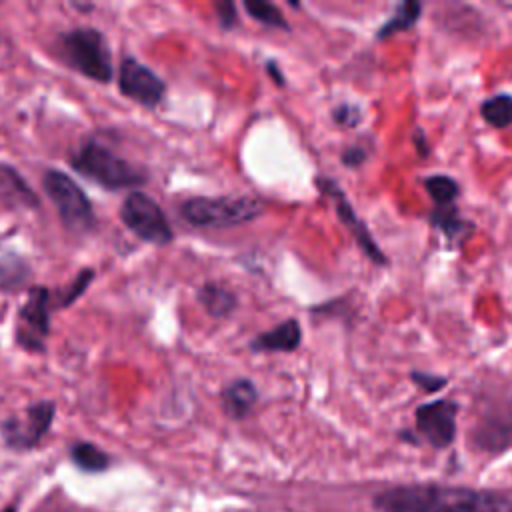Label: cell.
<instances>
[{"mask_svg": "<svg viewBox=\"0 0 512 512\" xmlns=\"http://www.w3.org/2000/svg\"><path fill=\"white\" fill-rule=\"evenodd\" d=\"M92 278H94V272L92 270H82L78 276H76V280L66 288V294L58 300V306H68L70 302H74L82 292H84V288L92 282Z\"/></svg>", "mask_w": 512, "mask_h": 512, "instance_id": "21", "label": "cell"}, {"mask_svg": "<svg viewBox=\"0 0 512 512\" xmlns=\"http://www.w3.org/2000/svg\"><path fill=\"white\" fill-rule=\"evenodd\" d=\"M424 186H426L428 194L432 196V200H434L436 204H440V206L452 202V200L456 198V194H458V184H456L452 178L440 176V174L426 178V180H424Z\"/></svg>", "mask_w": 512, "mask_h": 512, "instance_id": "20", "label": "cell"}, {"mask_svg": "<svg viewBox=\"0 0 512 512\" xmlns=\"http://www.w3.org/2000/svg\"><path fill=\"white\" fill-rule=\"evenodd\" d=\"M320 186H322V190L334 200V206H336V212H338L340 220H342V222L346 224V228L352 232V236L356 238V242L360 244V248H362L374 262L384 264V262H386L384 254L380 252V248L376 246V242L372 240V236L368 234L366 226H364V224L358 220V216L354 214V210H352L350 202L346 200V196L342 194V190H340L332 180H324V182H320Z\"/></svg>", "mask_w": 512, "mask_h": 512, "instance_id": "11", "label": "cell"}, {"mask_svg": "<svg viewBox=\"0 0 512 512\" xmlns=\"http://www.w3.org/2000/svg\"><path fill=\"white\" fill-rule=\"evenodd\" d=\"M120 218L124 226L144 242L168 244L174 236L162 208L144 192H130L124 198Z\"/></svg>", "mask_w": 512, "mask_h": 512, "instance_id": "6", "label": "cell"}, {"mask_svg": "<svg viewBox=\"0 0 512 512\" xmlns=\"http://www.w3.org/2000/svg\"><path fill=\"white\" fill-rule=\"evenodd\" d=\"M256 398H258V394L250 380H236L224 388L222 406L230 418L240 420V418L248 416V412L254 408Z\"/></svg>", "mask_w": 512, "mask_h": 512, "instance_id": "13", "label": "cell"}, {"mask_svg": "<svg viewBox=\"0 0 512 512\" xmlns=\"http://www.w3.org/2000/svg\"><path fill=\"white\" fill-rule=\"evenodd\" d=\"M120 92L146 108H154L162 102L166 86L158 74L136 58H124L118 72Z\"/></svg>", "mask_w": 512, "mask_h": 512, "instance_id": "9", "label": "cell"}, {"mask_svg": "<svg viewBox=\"0 0 512 512\" xmlns=\"http://www.w3.org/2000/svg\"><path fill=\"white\" fill-rule=\"evenodd\" d=\"M482 118L496 128L510 126L512 124V96L496 94L494 98L486 100L482 104Z\"/></svg>", "mask_w": 512, "mask_h": 512, "instance_id": "17", "label": "cell"}, {"mask_svg": "<svg viewBox=\"0 0 512 512\" xmlns=\"http://www.w3.org/2000/svg\"><path fill=\"white\" fill-rule=\"evenodd\" d=\"M458 406L452 400H436L416 410V428L434 448H446L456 436Z\"/></svg>", "mask_w": 512, "mask_h": 512, "instance_id": "10", "label": "cell"}, {"mask_svg": "<svg viewBox=\"0 0 512 512\" xmlns=\"http://www.w3.org/2000/svg\"><path fill=\"white\" fill-rule=\"evenodd\" d=\"M244 8H246V12L254 20H258V22H262L266 26H276V28H286L288 26L284 16H282V12L274 4H270V2L248 0V2H244Z\"/></svg>", "mask_w": 512, "mask_h": 512, "instance_id": "19", "label": "cell"}, {"mask_svg": "<svg viewBox=\"0 0 512 512\" xmlns=\"http://www.w3.org/2000/svg\"><path fill=\"white\" fill-rule=\"evenodd\" d=\"M48 334H50L48 290L42 286H36L28 292L24 306L18 310L16 342L24 350L40 352L44 350Z\"/></svg>", "mask_w": 512, "mask_h": 512, "instance_id": "8", "label": "cell"}, {"mask_svg": "<svg viewBox=\"0 0 512 512\" xmlns=\"http://www.w3.org/2000/svg\"><path fill=\"white\" fill-rule=\"evenodd\" d=\"M380 512H512V502L488 490L454 486H398L374 498Z\"/></svg>", "mask_w": 512, "mask_h": 512, "instance_id": "1", "label": "cell"}, {"mask_svg": "<svg viewBox=\"0 0 512 512\" xmlns=\"http://www.w3.org/2000/svg\"><path fill=\"white\" fill-rule=\"evenodd\" d=\"M60 52L68 66L90 80L110 82L112 58L104 36L94 28H76L60 36Z\"/></svg>", "mask_w": 512, "mask_h": 512, "instance_id": "3", "label": "cell"}, {"mask_svg": "<svg viewBox=\"0 0 512 512\" xmlns=\"http://www.w3.org/2000/svg\"><path fill=\"white\" fill-rule=\"evenodd\" d=\"M198 302L214 318L228 316L236 308L234 292H230L226 286L216 282H208L198 290Z\"/></svg>", "mask_w": 512, "mask_h": 512, "instance_id": "14", "label": "cell"}, {"mask_svg": "<svg viewBox=\"0 0 512 512\" xmlns=\"http://www.w3.org/2000/svg\"><path fill=\"white\" fill-rule=\"evenodd\" d=\"M262 202L252 196L190 198L182 204V216L202 228H226L250 222L262 214Z\"/></svg>", "mask_w": 512, "mask_h": 512, "instance_id": "4", "label": "cell"}, {"mask_svg": "<svg viewBox=\"0 0 512 512\" xmlns=\"http://www.w3.org/2000/svg\"><path fill=\"white\" fill-rule=\"evenodd\" d=\"M334 118H336L340 124H344V126H354V124L358 122V118H360V112H358V108L344 104V106L336 108Z\"/></svg>", "mask_w": 512, "mask_h": 512, "instance_id": "22", "label": "cell"}, {"mask_svg": "<svg viewBox=\"0 0 512 512\" xmlns=\"http://www.w3.org/2000/svg\"><path fill=\"white\" fill-rule=\"evenodd\" d=\"M420 10H422V6L418 4V2H404L402 6H398V10L394 12V16L380 28V38H386V36H390V34H396V32H400V30H406V28H410L416 20H418V16H420Z\"/></svg>", "mask_w": 512, "mask_h": 512, "instance_id": "18", "label": "cell"}, {"mask_svg": "<svg viewBox=\"0 0 512 512\" xmlns=\"http://www.w3.org/2000/svg\"><path fill=\"white\" fill-rule=\"evenodd\" d=\"M70 456L74 464L84 472H102L110 466L108 454L90 442H76L70 448Z\"/></svg>", "mask_w": 512, "mask_h": 512, "instance_id": "16", "label": "cell"}, {"mask_svg": "<svg viewBox=\"0 0 512 512\" xmlns=\"http://www.w3.org/2000/svg\"><path fill=\"white\" fill-rule=\"evenodd\" d=\"M362 158H364V152H362L358 146H352V148H348V150L342 154V162L348 164V166L360 164Z\"/></svg>", "mask_w": 512, "mask_h": 512, "instance_id": "25", "label": "cell"}, {"mask_svg": "<svg viewBox=\"0 0 512 512\" xmlns=\"http://www.w3.org/2000/svg\"><path fill=\"white\" fill-rule=\"evenodd\" d=\"M300 324L294 318H288L286 322H282L280 326L260 334L254 342H252V350H280V352H292L298 348L300 344Z\"/></svg>", "mask_w": 512, "mask_h": 512, "instance_id": "12", "label": "cell"}, {"mask_svg": "<svg viewBox=\"0 0 512 512\" xmlns=\"http://www.w3.org/2000/svg\"><path fill=\"white\" fill-rule=\"evenodd\" d=\"M0 196L4 200H12L16 204H26V206H36L38 200L32 194V190L24 184L18 172H14L8 166H0Z\"/></svg>", "mask_w": 512, "mask_h": 512, "instance_id": "15", "label": "cell"}, {"mask_svg": "<svg viewBox=\"0 0 512 512\" xmlns=\"http://www.w3.org/2000/svg\"><path fill=\"white\" fill-rule=\"evenodd\" d=\"M44 190L54 202L62 222L76 232L88 230L94 224V212L88 196L82 192V188L64 172L60 170H48L44 174Z\"/></svg>", "mask_w": 512, "mask_h": 512, "instance_id": "5", "label": "cell"}, {"mask_svg": "<svg viewBox=\"0 0 512 512\" xmlns=\"http://www.w3.org/2000/svg\"><path fill=\"white\" fill-rule=\"evenodd\" d=\"M56 406L50 400L36 402L26 408L24 416H12L2 424L4 442L14 450L34 448L50 430Z\"/></svg>", "mask_w": 512, "mask_h": 512, "instance_id": "7", "label": "cell"}, {"mask_svg": "<svg viewBox=\"0 0 512 512\" xmlns=\"http://www.w3.org/2000/svg\"><path fill=\"white\" fill-rule=\"evenodd\" d=\"M412 380H414L420 388H424V390H428V392L442 388V386H444V382H446L444 378L428 376V374H418V372H414V374H412Z\"/></svg>", "mask_w": 512, "mask_h": 512, "instance_id": "24", "label": "cell"}, {"mask_svg": "<svg viewBox=\"0 0 512 512\" xmlns=\"http://www.w3.org/2000/svg\"><path fill=\"white\" fill-rule=\"evenodd\" d=\"M216 14L220 18V24L224 28H230L234 22H236V10H234V4L232 2H220L216 4Z\"/></svg>", "mask_w": 512, "mask_h": 512, "instance_id": "23", "label": "cell"}, {"mask_svg": "<svg viewBox=\"0 0 512 512\" xmlns=\"http://www.w3.org/2000/svg\"><path fill=\"white\" fill-rule=\"evenodd\" d=\"M70 164L76 172L84 174L86 178H90L110 190L132 188L146 180V174L140 168H136L128 160L116 156L110 148H106L98 142H88V144L80 146L72 154Z\"/></svg>", "mask_w": 512, "mask_h": 512, "instance_id": "2", "label": "cell"}]
</instances>
